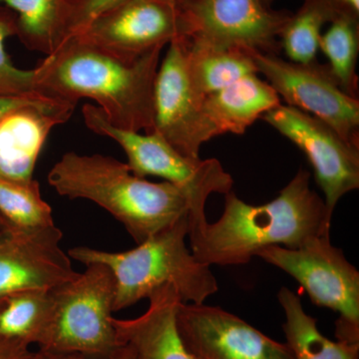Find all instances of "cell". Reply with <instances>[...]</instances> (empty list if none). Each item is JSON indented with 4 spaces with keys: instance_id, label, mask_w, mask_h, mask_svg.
Instances as JSON below:
<instances>
[{
    "instance_id": "obj_1",
    "label": "cell",
    "mask_w": 359,
    "mask_h": 359,
    "mask_svg": "<svg viewBox=\"0 0 359 359\" xmlns=\"http://www.w3.org/2000/svg\"><path fill=\"white\" fill-rule=\"evenodd\" d=\"M332 221L325 200L311 190V173L301 168L266 204H247L231 191L226 194L221 218L190 229L188 237L200 263L240 266L264 248L299 249L311 238L330 235Z\"/></svg>"
},
{
    "instance_id": "obj_2",
    "label": "cell",
    "mask_w": 359,
    "mask_h": 359,
    "mask_svg": "<svg viewBox=\"0 0 359 359\" xmlns=\"http://www.w3.org/2000/svg\"><path fill=\"white\" fill-rule=\"evenodd\" d=\"M163 48L129 62L70 39L33 69L35 83L42 96L73 105L91 99L115 126L153 133V94Z\"/></svg>"
},
{
    "instance_id": "obj_3",
    "label": "cell",
    "mask_w": 359,
    "mask_h": 359,
    "mask_svg": "<svg viewBox=\"0 0 359 359\" xmlns=\"http://www.w3.org/2000/svg\"><path fill=\"white\" fill-rule=\"evenodd\" d=\"M58 195L95 203L120 222L137 245L189 215L185 191L132 173L126 163L100 154L65 153L47 176Z\"/></svg>"
},
{
    "instance_id": "obj_4",
    "label": "cell",
    "mask_w": 359,
    "mask_h": 359,
    "mask_svg": "<svg viewBox=\"0 0 359 359\" xmlns=\"http://www.w3.org/2000/svg\"><path fill=\"white\" fill-rule=\"evenodd\" d=\"M188 215L138 244L133 250L112 252L75 247L68 256L84 266L100 264L115 278L114 313L148 299L171 285L185 304H203L219 290L211 266L200 263L186 245Z\"/></svg>"
},
{
    "instance_id": "obj_5",
    "label": "cell",
    "mask_w": 359,
    "mask_h": 359,
    "mask_svg": "<svg viewBox=\"0 0 359 359\" xmlns=\"http://www.w3.org/2000/svg\"><path fill=\"white\" fill-rule=\"evenodd\" d=\"M82 115L87 128L112 139L124 150L132 173L141 178L159 177L185 191L190 200L189 229L208 222L205 209L210 196L231 192L233 178L218 160L187 157L156 132L142 134L119 128L92 104H85Z\"/></svg>"
},
{
    "instance_id": "obj_6",
    "label": "cell",
    "mask_w": 359,
    "mask_h": 359,
    "mask_svg": "<svg viewBox=\"0 0 359 359\" xmlns=\"http://www.w3.org/2000/svg\"><path fill=\"white\" fill-rule=\"evenodd\" d=\"M115 287L110 269L92 264L50 290V321L39 349L94 359L112 355L121 346L113 325Z\"/></svg>"
},
{
    "instance_id": "obj_7",
    "label": "cell",
    "mask_w": 359,
    "mask_h": 359,
    "mask_svg": "<svg viewBox=\"0 0 359 359\" xmlns=\"http://www.w3.org/2000/svg\"><path fill=\"white\" fill-rule=\"evenodd\" d=\"M256 257L292 276L313 304L339 314L337 340L359 344V271L332 244L330 235L311 238L299 249L271 245Z\"/></svg>"
},
{
    "instance_id": "obj_8",
    "label": "cell",
    "mask_w": 359,
    "mask_h": 359,
    "mask_svg": "<svg viewBox=\"0 0 359 359\" xmlns=\"http://www.w3.org/2000/svg\"><path fill=\"white\" fill-rule=\"evenodd\" d=\"M261 73L287 105L318 118L359 149V101L347 95L327 65L285 61L278 54L250 51Z\"/></svg>"
},
{
    "instance_id": "obj_9",
    "label": "cell",
    "mask_w": 359,
    "mask_h": 359,
    "mask_svg": "<svg viewBox=\"0 0 359 359\" xmlns=\"http://www.w3.org/2000/svg\"><path fill=\"white\" fill-rule=\"evenodd\" d=\"M187 39L216 48L278 54L290 16L273 13L263 0H192L181 6Z\"/></svg>"
},
{
    "instance_id": "obj_10",
    "label": "cell",
    "mask_w": 359,
    "mask_h": 359,
    "mask_svg": "<svg viewBox=\"0 0 359 359\" xmlns=\"http://www.w3.org/2000/svg\"><path fill=\"white\" fill-rule=\"evenodd\" d=\"M262 119L306 155L332 217L340 199L359 188V149L347 143L327 123L292 106L280 104Z\"/></svg>"
},
{
    "instance_id": "obj_11",
    "label": "cell",
    "mask_w": 359,
    "mask_h": 359,
    "mask_svg": "<svg viewBox=\"0 0 359 359\" xmlns=\"http://www.w3.org/2000/svg\"><path fill=\"white\" fill-rule=\"evenodd\" d=\"M180 37H187L185 20L171 0H127L72 39L130 62Z\"/></svg>"
},
{
    "instance_id": "obj_12",
    "label": "cell",
    "mask_w": 359,
    "mask_h": 359,
    "mask_svg": "<svg viewBox=\"0 0 359 359\" xmlns=\"http://www.w3.org/2000/svg\"><path fill=\"white\" fill-rule=\"evenodd\" d=\"M204 98L191 80L187 37L175 39L156 75L154 132L193 159L200 158L201 146L215 137L205 115Z\"/></svg>"
},
{
    "instance_id": "obj_13",
    "label": "cell",
    "mask_w": 359,
    "mask_h": 359,
    "mask_svg": "<svg viewBox=\"0 0 359 359\" xmlns=\"http://www.w3.org/2000/svg\"><path fill=\"white\" fill-rule=\"evenodd\" d=\"M177 325L187 348L197 359H294L287 344L219 306L182 302Z\"/></svg>"
},
{
    "instance_id": "obj_14",
    "label": "cell",
    "mask_w": 359,
    "mask_h": 359,
    "mask_svg": "<svg viewBox=\"0 0 359 359\" xmlns=\"http://www.w3.org/2000/svg\"><path fill=\"white\" fill-rule=\"evenodd\" d=\"M0 230V297L25 290H50L78 273L61 249L62 231L55 224L21 231Z\"/></svg>"
},
{
    "instance_id": "obj_15",
    "label": "cell",
    "mask_w": 359,
    "mask_h": 359,
    "mask_svg": "<svg viewBox=\"0 0 359 359\" xmlns=\"http://www.w3.org/2000/svg\"><path fill=\"white\" fill-rule=\"evenodd\" d=\"M73 104L52 98L21 106L0 119V177L30 182L47 137L69 120Z\"/></svg>"
},
{
    "instance_id": "obj_16",
    "label": "cell",
    "mask_w": 359,
    "mask_h": 359,
    "mask_svg": "<svg viewBox=\"0 0 359 359\" xmlns=\"http://www.w3.org/2000/svg\"><path fill=\"white\" fill-rule=\"evenodd\" d=\"M149 308L132 320L113 318L118 341L133 351L136 359H197L187 348L177 325V313L183 302L171 285L148 297Z\"/></svg>"
},
{
    "instance_id": "obj_17",
    "label": "cell",
    "mask_w": 359,
    "mask_h": 359,
    "mask_svg": "<svg viewBox=\"0 0 359 359\" xmlns=\"http://www.w3.org/2000/svg\"><path fill=\"white\" fill-rule=\"evenodd\" d=\"M280 96L257 74L205 96L204 112L215 137L244 134L252 123L280 105Z\"/></svg>"
},
{
    "instance_id": "obj_18",
    "label": "cell",
    "mask_w": 359,
    "mask_h": 359,
    "mask_svg": "<svg viewBox=\"0 0 359 359\" xmlns=\"http://www.w3.org/2000/svg\"><path fill=\"white\" fill-rule=\"evenodd\" d=\"M278 302L285 313L283 325L287 346L294 359H358L359 344L330 340L318 327V320L304 311L301 297L283 287Z\"/></svg>"
},
{
    "instance_id": "obj_19",
    "label": "cell",
    "mask_w": 359,
    "mask_h": 359,
    "mask_svg": "<svg viewBox=\"0 0 359 359\" xmlns=\"http://www.w3.org/2000/svg\"><path fill=\"white\" fill-rule=\"evenodd\" d=\"M188 41V65L194 87L203 96L226 88L248 75L257 74L250 52L216 48Z\"/></svg>"
},
{
    "instance_id": "obj_20",
    "label": "cell",
    "mask_w": 359,
    "mask_h": 359,
    "mask_svg": "<svg viewBox=\"0 0 359 359\" xmlns=\"http://www.w3.org/2000/svg\"><path fill=\"white\" fill-rule=\"evenodd\" d=\"M50 290H32L9 294L0 308V335L39 346L50 321Z\"/></svg>"
},
{
    "instance_id": "obj_21",
    "label": "cell",
    "mask_w": 359,
    "mask_h": 359,
    "mask_svg": "<svg viewBox=\"0 0 359 359\" xmlns=\"http://www.w3.org/2000/svg\"><path fill=\"white\" fill-rule=\"evenodd\" d=\"M355 13L341 11L332 25L321 34L320 49L328 59V68L342 91L358 98V76L356 74L359 51V33Z\"/></svg>"
},
{
    "instance_id": "obj_22",
    "label": "cell",
    "mask_w": 359,
    "mask_h": 359,
    "mask_svg": "<svg viewBox=\"0 0 359 359\" xmlns=\"http://www.w3.org/2000/svg\"><path fill=\"white\" fill-rule=\"evenodd\" d=\"M65 0H0V6L13 9L16 35L26 48L47 56L57 46L59 27Z\"/></svg>"
},
{
    "instance_id": "obj_23",
    "label": "cell",
    "mask_w": 359,
    "mask_h": 359,
    "mask_svg": "<svg viewBox=\"0 0 359 359\" xmlns=\"http://www.w3.org/2000/svg\"><path fill=\"white\" fill-rule=\"evenodd\" d=\"M0 223L21 231L53 226L50 205L40 193L39 182H15L0 177Z\"/></svg>"
},
{
    "instance_id": "obj_24",
    "label": "cell",
    "mask_w": 359,
    "mask_h": 359,
    "mask_svg": "<svg viewBox=\"0 0 359 359\" xmlns=\"http://www.w3.org/2000/svg\"><path fill=\"white\" fill-rule=\"evenodd\" d=\"M330 0H306V6L290 18L280 33V46L292 62L309 65L316 61L321 29L339 11Z\"/></svg>"
},
{
    "instance_id": "obj_25",
    "label": "cell",
    "mask_w": 359,
    "mask_h": 359,
    "mask_svg": "<svg viewBox=\"0 0 359 359\" xmlns=\"http://www.w3.org/2000/svg\"><path fill=\"white\" fill-rule=\"evenodd\" d=\"M13 35H16V18L0 13V96H42L35 83L34 70L20 69L6 53V39Z\"/></svg>"
},
{
    "instance_id": "obj_26",
    "label": "cell",
    "mask_w": 359,
    "mask_h": 359,
    "mask_svg": "<svg viewBox=\"0 0 359 359\" xmlns=\"http://www.w3.org/2000/svg\"><path fill=\"white\" fill-rule=\"evenodd\" d=\"M127 0H65L57 46L76 36L95 18Z\"/></svg>"
},
{
    "instance_id": "obj_27",
    "label": "cell",
    "mask_w": 359,
    "mask_h": 359,
    "mask_svg": "<svg viewBox=\"0 0 359 359\" xmlns=\"http://www.w3.org/2000/svg\"><path fill=\"white\" fill-rule=\"evenodd\" d=\"M28 359H94L85 356L83 354L73 353H62V351H44L39 349L37 351H32ZM105 359H136L133 351L127 346L119 347L112 355Z\"/></svg>"
},
{
    "instance_id": "obj_28",
    "label": "cell",
    "mask_w": 359,
    "mask_h": 359,
    "mask_svg": "<svg viewBox=\"0 0 359 359\" xmlns=\"http://www.w3.org/2000/svg\"><path fill=\"white\" fill-rule=\"evenodd\" d=\"M30 353L28 344L0 335V359H28Z\"/></svg>"
},
{
    "instance_id": "obj_29",
    "label": "cell",
    "mask_w": 359,
    "mask_h": 359,
    "mask_svg": "<svg viewBox=\"0 0 359 359\" xmlns=\"http://www.w3.org/2000/svg\"><path fill=\"white\" fill-rule=\"evenodd\" d=\"M48 98L44 96H28V97H1L0 96V119L4 117L9 111L21 107V106L28 105L39 102L42 99Z\"/></svg>"
},
{
    "instance_id": "obj_30",
    "label": "cell",
    "mask_w": 359,
    "mask_h": 359,
    "mask_svg": "<svg viewBox=\"0 0 359 359\" xmlns=\"http://www.w3.org/2000/svg\"><path fill=\"white\" fill-rule=\"evenodd\" d=\"M330 1L334 2L337 6H344L356 14L358 13L359 0H330Z\"/></svg>"
},
{
    "instance_id": "obj_31",
    "label": "cell",
    "mask_w": 359,
    "mask_h": 359,
    "mask_svg": "<svg viewBox=\"0 0 359 359\" xmlns=\"http://www.w3.org/2000/svg\"><path fill=\"white\" fill-rule=\"evenodd\" d=\"M172 2H174L175 4L181 7L185 6L188 2L192 1V0H171Z\"/></svg>"
},
{
    "instance_id": "obj_32",
    "label": "cell",
    "mask_w": 359,
    "mask_h": 359,
    "mask_svg": "<svg viewBox=\"0 0 359 359\" xmlns=\"http://www.w3.org/2000/svg\"><path fill=\"white\" fill-rule=\"evenodd\" d=\"M4 299H6V297H0V308L4 306Z\"/></svg>"
},
{
    "instance_id": "obj_33",
    "label": "cell",
    "mask_w": 359,
    "mask_h": 359,
    "mask_svg": "<svg viewBox=\"0 0 359 359\" xmlns=\"http://www.w3.org/2000/svg\"><path fill=\"white\" fill-rule=\"evenodd\" d=\"M271 1V0H263L264 4H266V6H268V4Z\"/></svg>"
},
{
    "instance_id": "obj_34",
    "label": "cell",
    "mask_w": 359,
    "mask_h": 359,
    "mask_svg": "<svg viewBox=\"0 0 359 359\" xmlns=\"http://www.w3.org/2000/svg\"><path fill=\"white\" fill-rule=\"evenodd\" d=\"M1 228H2V224H1V223H0V230H1Z\"/></svg>"
}]
</instances>
